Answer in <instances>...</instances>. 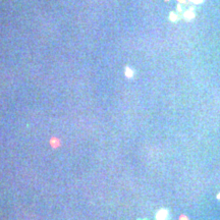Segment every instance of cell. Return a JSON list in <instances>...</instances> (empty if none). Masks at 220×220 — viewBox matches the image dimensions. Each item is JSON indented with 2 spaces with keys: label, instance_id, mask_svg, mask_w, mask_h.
<instances>
[{
  "label": "cell",
  "instance_id": "1",
  "mask_svg": "<svg viewBox=\"0 0 220 220\" xmlns=\"http://www.w3.org/2000/svg\"><path fill=\"white\" fill-rule=\"evenodd\" d=\"M167 216V212L165 211V210H161V211H159V213L157 214V219L158 220H165Z\"/></svg>",
  "mask_w": 220,
  "mask_h": 220
},
{
  "label": "cell",
  "instance_id": "2",
  "mask_svg": "<svg viewBox=\"0 0 220 220\" xmlns=\"http://www.w3.org/2000/svg\"><path fill=\"white\" fill-rule=\"evenodd\" d=\"M125 75H126V76H129V78H132L133 76V71L130 68H125Z\"/></svg>",
  "mask_w": 220,
  "mask_h": 220
},
{
  "label": "cell",
  "instance_id": "3",
  "mask_svg": "<svg viewBox=\"0 0 220 220\" xmlns=\"http://www.w3.org/2000/svg\"><path fill=\"white\" fill-rule=\"evenodd\" d=\"M186 17H187V18H193V17H194V14H192V12H187V14H186Z\"/></svg>",
  "mask_w": 220,
  "mask_h": 220
},
{
  "label": "cell",
  "instance_id": "4",
  "mask_svg": "<svg viewBox=\"0 0 220 220\" xmlns=\"http://www.w3.org/2000/svg\"><path fill=\"white\" fill-rule=\"evenodd\" d=\"M193 2H196V3H200V2H202L203 0H192Z\"/></svg>",
  "mask_w": 220,
  "mask_h": 220
},
{
  "label": "cell",
  "instance_id": "5",
  "mask_svg": "<svg viewBox=\"0 0 220 220\" xmlns=\"http://www.w3.org/2000/svg\"><path fill=\"white\" fill-rule=\"evenodd\" d=\"M171 20H172V21H175V20H176V17H174V14H171Z\"/></svg>",
  "mask_w": 220,
  "mask_h": 220
}]
</instances>
